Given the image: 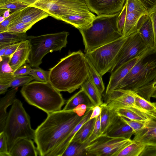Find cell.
Instances as JSON below:
<instances>
[{
	"label": "cell",
	"mask_w": 156,
	"mask_h": 156,
	"mask_svg": "<svg viewBox=\"0 0 156 156\" xmlns=\"http://www.w3.org/2000/svg\"><path fill=\"white\" fill-rule=\"evenodd\" d=\"M84 115L78 116L73 110H61L48 114L35 130L34 140L39 155L56 156L60 145Z\"/></svg>",
	"instance_id": "1"
},
{
	"label": "cell",
	"mask_w": 156,
	"mask_h": 156,
	"mask_svg": "<svg viewBox=\"0 0 156 156\" xmlns=\"http://www.w3.org/2000/svg\"><path fill=\"white\" fill-rule=\"evenodd\" d=\"M48 82L58 91L71 93L88 77L86 57L81 50L70 52L49 71Z\"/></svg>",
	"instance_id": "2"
},
{
	"label": "cell",
	"mask_w": 156,
	"mask_h": 156,
	"mask_svg": "<svg viewBox=\"0 0 156 156\" xmlns=\"http://www.w3.org/2000/svg\"><path fill=\"white\" fill-rule=\"evenodd\" d=\"M156 80V48H148L140 55L116 89L132 90L150 101L155 92L153 84Z\"/></svg>",
	"instance_id": "3"
},
{
	"label": "cell",
	"mask_w": 156,
	"mask_h": 156,
	"mask_svg": "<svg viewBox=\"0 0 156 156\" xmlns=\"http://www.w3.org/2000/svg\"><path fill=\"white\" fill-rule=\"evenodd\" d=\"M120 12L112 15H97L89 27L79 30L82 37L85 53L123 37L117 27Z\"/></svg>",
	"instance_id": "4"
},
{
	"label": "cell",
	"mask_w": 156,
	"mask_h": 156,
	"mask_svg": "<svg viewBox=\"0 0 156 156\" xmlns=\"http://www.w3.org/2000/svg\"><path fill=\"white\" fill-rule=\"evenodd\" d=\"M20 92L28 104L47 114L61 110L65 103L60 91L49 82H31L23 86Z\"/></svg>",
	"instance_id": "5"
},
{
	"label": "cell",
	"mask_w": 156,
	"mask_h": 156,
	"mask_svg": "<svg viewBox=\"0 0 156 156\" xmlns=\"http://www.w3.org/2000/svg\"><path fill=\"white\" fill-rule=\"evenodd\" d=\"M3 131L6 138L9 152L19 140L34 139L35 130L31 127L30 116L18 99L16 98L12 105Z\"/></svg>",
	"instance_id": "6"
},
{
	"label": "cell",
	"mask_w": 156,
	"mask_h": 156,
	"mask_svg": "<svg viewBox=\"0 0 156 156\" xmlns=\"http://www.w3.org/2000/svg\"><path fill=\"white\" fill-rule=\"evenodd\" d=\"M69 34L68 32L63 31L36 36H28L27 40L31 50L27 62L32 67H39L42 58L48 53L60 51L66 47Z\"/></svg>",
	"instance_id": "7"
},
{
	"label": "cell",
	"mask_w": 156,
	"mask_h": 156,
	"mask_svg": "<svg viewBox=\"0 0 156 156\" xmlns=\"http://www.w3.org/2000/svg\"><path fill=\"white\" fill-rule=\"evenodd\" d=\"M127 37H122L85 55L102 76L113 67L115 59Z\"/></svg>",
	"instance_id": "8"
},
{
	"label": "cell",
	"mask_w": 156,
	"mask_h": 156,
	"mask_svg": "<svg viewBox=\"0 0 156 156\" xmlns=\"http://www.w3.org/2000/svg\"><path fill=\"white\" fill-rule=\"evenodd\" d=\"M32 6L44 10L49 16L58 20L66 16L91 12L85 0H38Z\"/></svg>",
	"instance_id": "9"
},
{
	"label": "cell",
	"mask_w": 156,
	"mask_h": 156,
	"mask_svg": "<svg viewBox=\"0 0 156 156\" xmlns=\"http://www.w3.org/2000/svg\"><path fill=\"white\" fill-rule=\"evenodd\" d=\"M132 140L101 134L86 147V156H117Z\"/></svg>",
	"instance_id": "10"
},
{
	"label": "cell",
	"mask_w": 156,
	"mask_h": 156,
	"mask_svg": "<svg viewBox=\"0 0 156 156\" xmlns=\"http://www.w3.org/2000/svg\"><path fill=\"white\" fill-rule=\"evenodd\" d=\"M148 48L138 32L132 34L123 44L109 72H113L124 64L140 56Z\"/></svg>",
	"instance_id": "11"
},
{
	"label": "cell",
	"mask_w": 156,
	"mask_h": 156,
	"mask_svg": "<svg viewBox=\"0 0 156 156\" xmlns=\"http://www.w3.org/2000/svg\"><path fill=\"white\" fill-rule=\"evenodd\" d=\"M135 92L129 89L115 90L105 96L104 103L109 109L114 111L122 108H138L135 104Z\"/></svg>",
	"instance_id": "12"
},
{
	"label": "cell",
	"mask_w": 156,
	"mask_h": 156,
	"mask_svg": "<svg viewBox=\"0 0 156 156\" xmlns=\"http://www.w3.org/2000/svg\"><path fill=\"white\" fill-rule=\"evenodd\" d=\"M89 10L97 15H109L120 12L126 0H85Z\"/></svg>",
	"instance_id": "13"
},
{
	"label": "cell",
	"mask_w": 156,
	"mask_h": 156,
	"mask_svg": "<svg viewBox=\"0 0 156 156\" xmlns=\"http://www.w3.org/2000/svg\"><path fill=\"white\" fill-rule=\"evenodd\" d=\"M134 135V141L146 145H156V112L146 122L144 128Z\"/></svg>",
	"instance_id": "14"
},
{
	"label": "cell",
	"mask_w": 156,
	"mask_h": 156,
	"mask_svg": "<svg viewBox=\"0 0 156 156\" xmlns=\"http://www.w3.org/2000/svg\"><path fill=\"white\" fill-rule=\"evenodd\" d=\"M140 55L129 60L111 73L106 88L105 96L117 89L121 81L136 63Z\"/></svg>",
	"instance_id": "15"
},
{
	"label": "cell",
	"mask_w": 156,
	"mask_h": 156,
	"mask_svg": "<svg viewBox=\"0 0 156 156\" xmlns=\"http://www.w3.org/2000/svg\"><path fill=\"white\" fill-rule=\"evenodd\" d=\"M48 16V14L44 10L37 7L30 6L22 9L19 15L10 24L22 22L34 25Z\"/></svg>",
	"instance_id": "16"
},
{
	"label": "cell",
	"mask_w": 156,
	"mask_h": 156,
	"mask_svg": "<svg viewBox=\"0 0 156 156\" xmlns=\"http://www.w3.org/2000/svg\"><path fill=\"white\" fill-rule=\"evenodd\" d=\"M137 31L148 48H156L152 23L148 14L143 15L140 18L137 24Z\"/></svg>",
	"instance_id": "17"
},
{
	"label": "cell",
	"mask_w": 156,
	"mask_h": 156,
	"mask_svg": "<svg viewBox=\"0 0 156 156\" xmlns=\"http://www.w3.org/2000/svg\"><path fill=\"white\" fill-rule=\"evenodd\" d=\"M106 135L110 137L130 139L134 133L131 127L117 115L108 129Z\"/></svg>",
	"instance_id": "18"
},
{
	"label": "cell",
	"mask_w": 156,
	"mask_h": 156,
	"mask_svg": "<svg viewBox=\"0 0 156 156\" xmlns=\"http://www.w3.org/2000/svg\"><path fill=\"white\" fill-rule=\"evenodd\" d=\"M31 50L29 41L26 40L21 41L15 52L10 57L9 63L14 71L27 62Z\"/></svg>",
	"instance_id": "19"
},
{
	"label": "cell",
	"mask_w": 156,
	"mask_h": 156,
	"mask_svg": "<svg viewBox=\"0 0 156 156\" xmlns=\"http://www.w3.org/2000/svg\"><path fill=\"white\" fill-rule=\"evenodd\" d=\"M10 156H37V147L31 139L23 138L18 140L9 152Z\"/></svg>",
	"instance_id": "20"
},
{
	"label": "cell",
	"mask_w": 156,
	"mask_h": 156,
	"mask_svg": "<svg viewBox=\"0 0 156 156\" xmlns=\"http://www.w3.org/2000/svg\"><path fill=\"white\" fill-rule=\"evenodd\" d=\"M96 16L91 12L82 14H75L61 17L60 20L72 25L79 30L86 29L91 24Z\"/></svg>",
	"instance_id": "21"
},
{
	"label": "cell",
	"mask_w": 156,
	"mask_h": 156,
	"mask_svg": "<svg viewBox=\"0 0 156 156\" xmlns=\"http://www.w3.org/2000/svg\"><path fill=\"white\" fill-rule=\"evenodd\" d=\"M115 111L119 116L129 120L145 122L147 121L155 113L145 112L137 108L134 107L120 108Z\"/></svg>",
	"instance_id": "22"
},
{
	"label": "cell",
	"mask_w": 156,
	"mask_h": 156,
	"mask_svg": "<svg viewBox=\"0 0 156 156\" xmlns=\"http://www.w3.org/2000/svg\"><path fill=\"white\" fill-rule=\"evenodd\" d=\"M18 87L13 88L9 91L3 97L0 99V133L3 131L6 119L8 113L7 109L10 105H12L15 100L16 94Z\"/></svg>",
	"instance_id": "23"
},
{
	"label": "cell",
	"mask_w": 156,
	"mask_h": 156,
	"mask_svg": "<svg viewBox=\"0 0 156 156\" xmlns=\"http://www.w3.org/2000/svg\"><path fill=\"white\" fill-rule=\"evenodd\" d=\"M82 104L87 105L88 109L91 108L94 106L84 91L81 89L67 101L63 110H72L78 105Z\"/></svg>",
	"instance_id": "24"
},
{
	"label": "cell",
	"mask_w": 156,
	"mask_h": 156,
	"mask_svg": "<svg viewBox=\"0 0 156 156\" xmlns=\"http://www.w3.org/2000/svg\"><path fill=\"white\" fill-rule=\"evenodd\" d=\"M80 87L81 89L84 91L94 106H100L103 103L102 99V94L88 77Z\"/></svg>",
	"instance_id": "25"
},
{
	"label": "cell",
	"mask_w": 156,
	"mask_h": 156,
	"mask_svg": "<svg viewBox=\"0 0 156 156\" xmlns=\"http://www.w3.org/2000/svg\"><path fill=\"white\" fill-rule=\"evenodd\" d=\"M92 112L91 108L87 110L82 120L75 127L66 139L60 145L57 151L56 156H62L66 147L80 128L84 123L90 120Z\"/></svg>",
	"instance_id": "26"
},
{
	"label": "cell",
	"mask_w": 156,
	"mask_h": 156,
	"mask_svg": "<svg viewBox=\"0 0 156 156\" xmlns=\"http://www.w3.org/2000/svg\"><path fill=\"white\" fill-rule=\"evenodd\" d=\"M144 15L138 12H127L123 37H126L137 31V26L141 17Z\"/></svg>",
	"instance_id": "27"
},
{
	"label": "cell",
	"mask_w": 156,
	"mask_h": 156,
	"mask_svg": "<svg viewBox=\"0 0 156 156\" xmlns=\"http://www.w3.org/2000/svg\"><path fill=\"white\" fill-rule=\"evenodd\" d=\"M10 57H0V83H9L13 78V71L9 62Z\"/></svg>",
	"instance_id": "28"
},
{
	"label": "cell",
	"mask_w": 156,
	"mask_h": 156,
	"mask_svg": "<svg viewBox=\"0 0 156 156\" xmlns=\"http://www.w3.org/2000/svg\"><path fill=\"white\" fill-rule=\"evenodd\" d=\"M100 106L102 108L100 117L101 133V134H105L117 115L114 111L109 109L104 103Z\"/></svg>",
	"instance_id": "29"
},
{
	"label": "cell",
	"mask_w": 156,
	"mask_h": 156,
	"mask_svg": "<svg viewBox=\"0 0 156 156\" xmlns=\"http://www.w3.org/2000/svg\"><path fill=\"white\" fill-rule=\"evenodd\" d=\"M86 59L87 68L88 78L102 94L105 90L102 76L95 68L90 61L86 57Z\"/></svg>",
	"instance_id": "30"
},
{
	"label": "cell",
	"mask_w": 156,
	"mask_h": 156,
	"mask_svg": "<svg viewBox=\"0 0 156 156\" xmlns=\"http://www.w3.org/2000/svg\"><path fill=\"white\" fill-rule=\"evenodd\" d=\"M96 118L90 119L84 123L74 136L71 141L82 143L86 140L93 132Z\"/></svg>",
	"instance_id": "31"
},
{
	"label": "cell",
	"mask_w": 156,
	"mask_h": 156,
	"mask_svg": "<svg viewBox=\"0 0 156 156\" xmlns=\"http://www.w3.org/2000/svg\"><path fill=\"white\" fill-rule=\"evenodd\" d=\"M26 33H16L7 31L0 33V48L27 40Z\"/></svg>",
	"instance_id": "32"
},
{
	"label": "cell",
	"mask_w": 156,
	"mask_h": 156,
	"mask_svg": "<svg viewBox=\"0 0 156 156\" xmlns=\"http://www.w3.org/2000/svg\"><path fill=\"white\" fill-rule=\"evenodd\" d=\"M146 145L140 142L133 141L122 150L117 156H140Z\"/></svg>",
	"instance_id": "33"
},
{
	"label": "cell",
	"mask_w": 156,
	"mask_h": 156,
	"mask_svg": "<svg viewBox=\"0 0 156 156\" xmlns=\"http://www.w3.org/2000/svg\"><path fill=\"white\" fill-rule=\"evenodd\" d=\"M135 104L139 109L147 112H156V102H151L135 92Z\"/></svg>",
	"instance_id": "34"
},
{
	"label": "cell",
	"mask_w": 156,
	"mask_h": 156,
	"mask_svg": "<svg viewBox=\"0 0 156 156\" xmlns=\"http://www.w3.org/2000/svg\"><path fill=\"white\" fill-rule=\"evenodd\" d=\"M28 6L16 0H0V9H9L14 12Z\"/></svg>",
	"instance_id": "35"
},
{
	"label": "cell",
	"mask_w": 156,
	"mask_h": 156,
	"mask_svg": "<svg viewBox=\"0 0 156 156\" xmlns=\"http://www.w3.org/2000/svg\"><path fill=\"white\" fill-rule=\"evenodd\" d=\"M126 12H138L143 14H148L145 8L138 0H126Z\"/></svg>",
	"instance_id": "36"
},
{
	"label": "cell",
	"mask_w": 156,
	"mask_h": 156,
	"mask_svg": "<svg viewBox=\"0 0 156 156\" xmlns=\"http://www.w3.org/2000/svg\"><path fill=\"white\" fill-rule=\"evenodd\" d=\"M34 24L18 22L10 24L6 31L16 33H24L30 29Z\"/></svg>",
	"instance_id": "37"
},
{
	"label": "cell",
	"mask_w": 156,
	"mask_h": 156,
	"mask_svg": "<svg viewBox=\"0 0 156 156\" xmlns=\"http://www.w3.org/2000/svg\"><path fill=\"white\" fill-rule=\"evenodd\" d=\"M29 75L32 76L36 81L48 82L49 71L44 70L39 67L32 68Z\"/></svg>",
	"instance_id": "38"
},
{
	"label": "cell",
	"mask_w": 156,
	"mask_h": 156,
	"mask_svg": "<svg viewBox=\"0 0 156 156\" xmlns=\"http://www.w3.org/2000/svg\"><path fill=\"white\" fill-rule=\"evenodd\" d=\"M34 79L32 76L29 75L15 76L9 83V87L13 88L23 86L31 82Z\"/></svg>",
	"instance_id": "39"
},
{
	"label": "cell",
	"mask_w": 156,
	"mask_h": 156,
	"mask_svg": "<svg viewBox=\"0 0 156 156\" xmlns=\"http://www.w3.org/2000/svg\"><path fill=\"white\" fill-rule=\"evenodd\" d=\"M126 15V2L120 11L117 20V27L119 33L123 36V32Z\"/></svg>",
	"instance_id": "40"
},
{
	"label": "cell",
	"mask_w": 156,
	"mask_h": 156,
	"mask_svg": "<svg viewBox=\"0 0 156 156\" xmlns=\"http://www.w3.org/2000/svg\"><path fill=\"white\" fill-rule=\"evenodd\" d=\"M22 9H18L12 12L9 17L5 18L3 22L0 23V33L6 31L8 26L19 15Z\"/></svg>",
	"instance_id": "41"
},
{
	"label": "cell",
	"mask_w": 156,
	"mask_h": 156,
	"mask_svg": "<svg viewBox=\"0 0 156 156\" xmlns=\"http://www.w3.org/2000/svg\"><path fill=\"white\" fill-rule=\"evenodd\" d=\"M121 117L123 120L132 129L134 134L143 129L147 122L127 119L124 117Z\"/></svg>",
	"instance_id": "42"
},
{
	"label": "cell",
	"mask_w": 156,
	"mask_h": 156,
	"mask_svg": "<svg viewBox=\"0 0 156 156\" xmlns=\"http://www.w3.org/2000/svg\"><path fill=\"white\" fill-rule=\"evenodd\" d=\"M0 156H10L6 138L3 131L0 133Z\"/></svg>",
	"instance_id": "43"
},
{
	"label": "cell",
	"mask_w": 156,
	"mask_h": 156,
	"mask_svg": "<svg viewBox=\"0 0 156 156\" xmlns=\"http://www.w3.org/2000/svg\"><path fill=\"white\" fill-rule=\"evenodd\" d=\"M29 64H25L13 72L14 77L29 75L32 68Z\"/></svg>",
	"instance_id": "44"
},
{
	"label": "cell",
	"mask_w": 156,
	"mask_h": 156,
	"mask_svg": "<svg viewBox=\"0 0 156 156\" xmlns=\"http://www.w3.org/2000/svg\"><path fill=\"white\" fill-rule=\"evenodd\" d=\"M140 156H156V145H147Z\"/></svg>",
	"instance_id": "45"
},
{
	"label": "cell",
	"mask_w": 156,
	"mask_h": 156,
	"mask_svg": "<svg viewBox=\"0 0 156 156\" xmlns=\"http://www.w3.org/2000/svg\"><path fill=\"white\" fill-rule=\"evenodd\" d=\"M152 23L154 33L155 47L156 48V7L148 12Z\"/></svg>",
	"instance_id": "46"
},
{
	"label": "cell",
	"mask_w": 156,
	"mask_h": 156,
	"mask_svg": "<svg viewBox=\"0 0 156 156\" xmlns=\"http://www.w3.org/2000/svg\"><path fill=\"white\" fill-rule=\"evenodd\" d=\"M145 8L148 12L156 7V0H138Z\"/></svg>",
	"instance_id": "47"
},
{
	"label": "cell",
	"mask_w": 156,
	"mask_h": 156,
	"mask_svg": "<svg viewBox=\"0 0 156 156\" xmlns=\"http://www.w3.org/2000/svg\"><path fill=\"white\" fill-rule=\"evenodd\" d=\"M21 42L10 44L8 45L3 56L9 57H10L16 51L19 46Z\"/></svg>",
	"instance_id": "48"
},
{
	"label": "cell",
	"mask_w": 156,
	"mask_h": 156,
	"mask_svg": "<svg viewBox=\"0 0 156 156\" xmlns=\"http://www.w3.org/2000/svg\"><path fill=\"white\" fill-rule=\"evenodd\" d=\"M88 109V108L87 105L82 104L78 105L72 110L77 115L82 116L84 115Z\"/></svg>",
	"instance_id": "49"
},
{
	"label": "cell",
	"mask_w": 156,
	"mask_h": 156,
	"mask_svg": "<svg viewBox=\"0 0 156 156\" xmlns=\"http://www.w3.org/2000/svg\"><path fill=\"white\" fill-rule=\"evenodd\" d=\"M91 109L92 112L90 119L96 118L101 114L102 111V108L101 106H94L91 108Z\"/></svg>",
	"instance_id": "50"
},
{
	"label": "cell",
	"mask_w": 156,
	"mask_h": 156,
	"mask_svg": "<svg viewBox=\"0 0 156 156\" xmlns=\"http://www.w3.org/2000/svg\"><path fill=\"white\" fill-rule=\"evenodd\" d=\"M10 87L9 84H3L0 83V94H4Z\"/></svg>",
	"instance_id": "51"
},
{
	"label": "cell",
	"mask_w": 156,
	"mask_h": 156,
	"mask_svg": "<svg viewBox=\"0 0 156 156\" xmlns=\"http://www.w3.org/2000/svg\"><path fill=\"white\" fill-rule=\"evenodd\" d=\"M18 1L29 6H32L38 0H16Z\"/></svg>",
	"instance_id": "52"
},
{
	"label": "cell",
	"mask_w": 156,
	"mask_h": 156,
	"mask_svg": "<svg viewBox=\"0 0 156 156\" xmlns=\"http://www.w3.org/2000/svg\"><path fill=\"white\" fill-rule=\"evenodd\" d=\"M11 12V10L9 9H5L4 12L2 16L5 18H6L7 17H9L11 15V14L10 12Z\"/></svg>",
	"instance_id": "53"
},
{
	"label": "cell",
	"mask_w": 156,
	"mask_h": 156,
	"mask_svg": "<svg viewBox=\"0 0 156 156\" xmlns=\"http://www.w3.org/2000/svg\"><path fill=\"white\" fill-rule=\"evenodd\" d=\"M5 19V18L2 15L1 16H0V23L3 22Z\"/></svg>",
	"instance_id": "54"
},
{
	"label": "cell",
	"mask_w": 156,
	"mask_h": 156,
	"mask_svg": "<svg viewBox=\"0 0 156 156\" xmlns=\"http://www.w3.org/2000/svg\"><path fill=\"white\" fill-rule=\"evenodd\" d=\"M153 87L155 92L156 90V80L153 83Z\"/></svg>",
	"instance_id": "55"
},
{
	"label": "cell",
	"mask_w": 156,
	"mask_h": 156,
	"mask_svg": "<svg viewBox=\"0 0 156 156\" xmlns=\"http://www.w3.org/2000/svg\"><path fill=\"white\" fill-rule=\"evenodd\" d=\"M152 97L156 99V90L153 94Z\"/></svg>",
	"instance_id": "56"
}]
</instances>
